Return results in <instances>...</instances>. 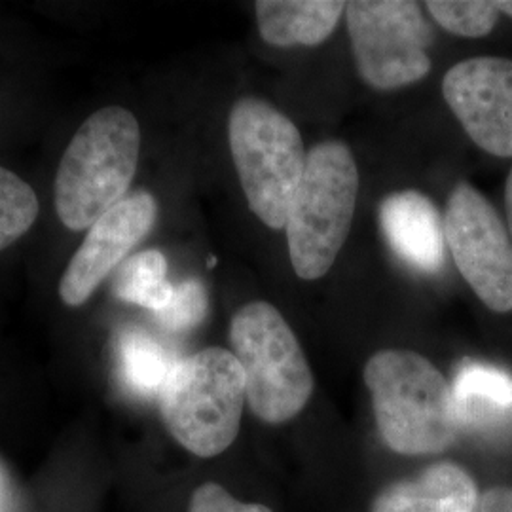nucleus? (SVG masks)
<instances>
[{
    "mask_svg": "<svg viewBox=\"0 0 512 512\" xmlns=\"http://www.w3.org/2000/svg\"><path fill=\"white\" fill-rule=\"evenodd\" d=\"M141 156L137 116L120 105L92 112L74 131L54 181L55 215L69 232H88L128 198Z\"/></svg>",
    "mask_w": 512,
    "mask_h": 512,
    "instance_id": "1",
    "label": "nucleus"
},
{
    "mask_svg": "<svg viewBox=\"0 0 512 512\" xmlns=\"http://www.w3.org/2000/svg\"><path fill=\"white\" fill-rule=\"evenodd\" d=\"M346 16L359 73L372 88H403L431 71V29L418 2L355 0Z\"/></svg>",
    "mask_w": 512,
    "mask_h": 512,
    "instance_id": "7",
    "label": "nucleus"
},
{
    "mask_svg": "<svg viewBox=\"0 0 512 512\" xmlns=\"http://www.w3.org/2000/svg\"><path fill=\"white\" fill-rule=\"evenodd\" d=\"M188 512H272L264 505L241 503L215 482L200 486L190 501Z\"/></svg>",
    "mask_w": 512,
    "mask_h": 512,
    "instance_id": "20",
    "label": "nucleus"
},
{
    "mask_svg": "<svg viewBox=\"0 0 512 512\" xmlns=\"http://www.w3.org/2000/svg\"><path fill=\"white\" fill-rule=\"evenodd\" d=\"M378 431L403 456L446 450L458 435L452 385L431 361L406 349H385L365 366Z\"/></svg>",
    "mask_w": 512,
    "mask_h": 512,
    "instance_id": "2",
    "label": "nucleus"
},
{
    "mask_svg": "<svg viewBox=\"0 0 512 512\" xmlns=\"http://www.w3.org/2000/svg\"><path fill=\"white\" fill-rule=\"evenodd\" d=\"M114 294L128 304L141 306L154 315L169 304L175 285L167 279V258L158 249L129 256L114 277Z\"/></svg>",
    "mask_w": 512,
    "mask_h": 512,
    "instance_id": "15",
    "label": "nucleus"
},
{
    "mask_svg": "<svg viewBox=\"0 0 512 512\" xmlns=\"http://www.w3.org/2000/svg\"><path fill=\"white\" fill-rule=\"evenodd\" d=\"M505 209H507V230L512 241V169L505 186Z\"/></svg>",
    "mask_w": 512,
    "mask_h": 512,
    "instance_id": "22",
    "label": "nucleus"
},
{
    "mask_svg": "<svg viewBox=\"0 0 512 512\" xmlns=\"http://www.w3.org/2000/svg\"><path fill=\"white\" fill-rule=\"evenodd\" d=\"M444 238L459 274L497 313L512 311V241L494 205L469 184L452 192L444 215Z\"/></svg>",
    "mask_w": 512,
    "mask_h": 512,
    "instance_id": "8",
    "label": "nucleus"
},
{
    "mask_svg": "<svg viewBox=\"0 0 512 512\" xmlns=\"http://www.w3.org/2000/svg\"><path fill=\"white\" fill-rule=\"evenodd\" d=\"M122 378L137 395H160L171 370L179 363L171 351L145 332H126L118 344Z\"/></svg>",
    "mask_w": 512,
    "mask_h": 512,
    "instance_id": "16",
    "label": "nucleus"
},
{
    "mask_svg": "<svg viewBox=\"0 0 512 512\" xmlns=\"http://www.w3.org/2000/svg\"><path fill=\"white\" fill-rule=\"evenodd\" d=\"M478 503L475 478L456 463L442 461L412 480L385 488L372 512H476Z\"/></svg>",
    "mask_w": 512,
    "mask_h": 512,
    "instance_id": "12",
    "label": "nucleus"
},
{
    "mask_svg": "<svg viewBox=\"0 0 512 512\" xmlns=\"http://www.w3.org/2000/svg\"><path fill=\"white\" fill-rule=\"evenodd\" d=\"M459 427L503 433L512 425V374L494 365L465 361L454 378Z\"/></svg>",
    "mask_w": 512,
    "mask_h": 512,
    "instance_id": "13",
    "label": "nucleus"
},
{
    "mask_svg": "<svg viewBox=\"0 0 512 512\" xmlns=\"http://www.w3.org/2000/svg\"><path fill=\"white\" fill-rule=\"evenodd\" d=\"M429 14L452 35L480 38L494 31L499 10L488 0H431Z\"/></svg>",
    "mask_w": 512,
    "mask_h": 512,
    "instance_id": "18",
    "label": "nucleus"
},
{
    "mask_svg": "<svg viewBox=\"0 0 512 512\" xmlns=\"http://www.w3.org/2000/svg\"><path fill=\"white\" fill-rule=\"evenodd\" d=\"M476 512H512V486H494L480 495Z\"/></svg>",
    "mask_w": 512,
    "mask_h": 512,
    "instance_id": "21",
    "label": "nucleus"
},
{
    "mask_svg": "<svg viewBox=\"0 0 512 512\" xmlns=\"http://www.w3.org/2000/svg\"><path fill=\"white\" fill-rule=\"evenodd\" d=\"M230 344L245 376V397L258 420H293L308 404L313 376L283 315L268 302H251L232 317Z\"/></svg>",
    "mask_w": 512,
    "mask_h": 512,
    "instance_id": "6",
    "label": "nucleus"
},
{
    "mask_svg": "<svg viewBox=\"0 0 512 512\" xmlns=\"http://www.w3.org/2000/svg\"><path fill=\"white\" fill-rule=\"evenodd\" d=\"M228 143L251 211L266 226L285 228L308 158L300 131L270 103L241 97L230 110Z\"/></svg>",
    "mask_w": 512,
    "mask_h": 512,
    "instance_id": "5",
    "label": "nucleus"
},
{
    "mask_svg": "<svg viewBox=\"0 0 512 512\" xmlns=\"http://www.w3.org/2000/svg\"><path fill=\"white\" fill-rule=\"evenodd\" d=\"M380 226L395 255L412 268L433 274L444 266V220L433 202L418 190L387 196L380 205Z\"/></svg>",
    "mask_w": 512,
    "mask_h": 512,
    "instance_id": "11",
    "label": "nucleus"
},
{
    "mask_svg": "<svg viewBox=\"0 0 512 512\" xmlns=\"http://www.w3.org/2000/svg\"><path fill=\"white\" fill-rule=\"evenodd\" d=\"M495 6H497L499 12H503V14L512 18V0H499V2H495Z\"/></svg>",
    "mask_w": 512,
    "mask_h": 512,
    "instance_id": "23",
    "label": "nucleus"
},
{
    "mask_svg": "<svg viewBox=\"0 0 512 512\" xmlns=\"http://www.w3.org/2000/svg\"><path fill=\"white\" fill-rule=\"evenodd\" d=\"M442 93L475 145L497 158H512L511 59H465L446 73Z\"/></svg>",
    "mask_w": 512,
    "mask_h": 512,
    "instance_id": "10",
    "label": "nucleus"
},
{
    "mask_svg": "<svg viewBox=\"0 0 512 512\" xmlns=\"http://www.w3.org/2000/svg\"><path fill=\"white\" fill-rule=\"evenodd\" d=\"M156 219V198L141 190L95 220L59 277V300L67 308L84 306L103 281L147 238Z\"/></svg>",
    "mask_w": 512,
    "mask_h": 512,
    "instance_id": "9",
    "label": "nucleus"
},
{
    "mask_svg": "<svg viewBox=\"0 0 512 512\" xmlns=\"http://www.w3.org/2000/svg\"><path fill=\"white\" fill-rule=\"evenodd\" d=\"M40 215V200L31 184L0 165V253L27 236Z\"/></svg>",
    "mask_w": 512,
    "mask_h": 512,
    "instance_id": "17",
    "label": "nucleus"
},
{
    "mask_svg": "<svg viewBox=\"0 0 512 512\" xmlns=\"http://www.w3.org/2000/svg\"><path fill=\"white\" fill-rule=\"evenodd\" d=\"M258 31L272 46H315L325 42L346 12L336 0H260L255 4Z\"/></svg>",
    "mask_w": 512,
    "mask_h": 512,
    "instance_id": "14",
    "label": "nucleus"
},
{
    "mask_svg": "<svg viewBox=\"0 0 512 512\" xmlns=\"http://www.w3.org/2000/svg\"><path fill=\"white\" fill-rule=\"evenodd\" d=\"M245 401V376L236 355L207 348L171 370L160 393V412L183 448L215 458L238 437Z\"/></svg>",
    "mask_w": 512,
    "mask_h": 512,
    "instance_id": "3",
    "label": "nucleus"
},
{
    "mask_svg": "<svg viewBox=\"0 0 512 512\" xmlns=\"http://www.w3.org/2000/svg\"><path fill=\"white\" fill-rule=\"evenodd\" d=\"M209 311V296L198 279L179 283L164 310L156 313L158 323L171 332H188L196 329Z\"/></svg>",
    "mask_w": 512,
    "mask_h": 512,
    "instance_id": "19",
    "label": "nucleus"
},
{
    "mask_svg": "<svg viewBox=\"0 0 512 512\" xmlns=\"http://www.w3.org/2000/svg\"><path fill=\"white\" fill-rule=\"evenodd\" d=\"M357 194L359 171L351 150L338 141L311 148L285 224L300 279H319L332 268L348 239Z\"/></svg>",
    "mask_w": 512,
    "mask_h": 512,
    "instance_id": "4",
    "label": "nucleus"
}]
</instances>
